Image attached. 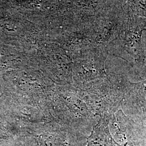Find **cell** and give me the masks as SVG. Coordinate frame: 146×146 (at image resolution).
<instances>
[{"label": "cell", "instance_id": "1", "mask_svg": "<svg viewBox=\"0 0 146 146\" xmlns=\"http://www.w3.org/2000/svg\"><path fill=\"white\" fill-rule=\"evenodd\" d=\"M122 95L121 109L136 123L146 127V79L134 81L127 74H116Z\"/></svg>", "mask_w": 146, "mask_h": 146}, {"label": "cell", "instance_id": "2", "mask_svg": "<svg viewBox=\"0 0 146 146\" xmlns=\"http://www.w3.org/2000/svg\"><path fill=\"white\" fill-rule=\"evenodd\" d=\"M145 146H146V140H145Z\"/></svg>", "mask_w": 146, "mask_h": 146}]
</instances>
